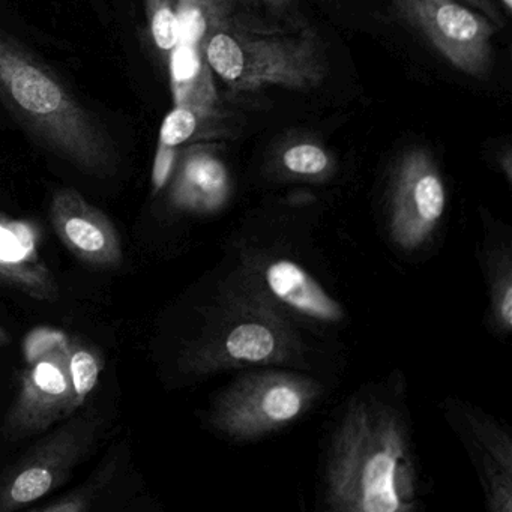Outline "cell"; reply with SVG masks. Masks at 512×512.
I'll return each mask as SVG.
<instances>
[{
	"instance_id": "ba28073f",
	"label": "cell",
	"mask_w": 512,
	"mask_h": 512,
	"mask_svg": "<svg viewBox=\"0 0 512 512\" xmlns=\"http://www.w3.org/2000/svg\"><path fill=\"white\" fill-rule=\"evenodd\" d=\"M446 191L430 155L421 149L401 161L392 196V235L404 248L427 239L442 218Z\"/></svg>"
},
{
	"instance_id": "e0dca14e",
	"label": "cell",
	"mask_w": 512,
	"mask_h": 512,
	"mask_svg": "<svg viewBox=\"0 0 512 512\" xmlns=\"http://www.w3.org/2000/svg\"><path fill=\"white\" fill-rule=\"evenodd\" d=\"M116 466H118V458L116 455L107 458L103 466L92 475L89 481H86L79 490L71 491L67 496L55 500V502L47 503V505L38 506L34 511L40 512H85L89 511L94 505L95 500L100 496L101 491L107 487L115 475Z\"/></svg>"
},
{
	"instance_id": "603a6c76",
	"label": "cell",
	"mask_w": 512,
	"mask_h": 512,
	"mask_svg": "<svg viewBox=\"0 0 512 512\" xmlns=\"http://www.w3.org/2000/svg\"><path fill=\"white\" fill-rule=\"evenodd\" d=\"M458 2L473 8V10L478 11V13L484 14L497 28H503V26H505V19H503L499 8L496 7L493 0H458Z\"/></svg>"
},
{
	"instance_id": "52a82bcc",
	"label": "cell",
	"mask_w": 512,
	"mask_h": 512,
	"mask_svg": "<svg viewBox=\"0 0 512 512\" xmlns=\"http://www.w3.org/2000/svg\"><path fill=\"white\" fill-rule=\"evenodd\" d=\"M316 386L289 374L248 377L227 392L214 413L220 430L235 437H256L295 421L310 406Z\"/></svg>"
},
{
	"instance_id": "9a60e30c",
	"label": "cell",
	"mask_w": 512,
	"mask_h": 512,
	"mask_svg": "<svg viewBox=\"0 0 512 512\" xmlns=\"http://www.w3.org/2000/svg\"><path fill=\"white\" fill-rule=\"evenodd\" d=\"M68 368L80 406L97 388L104 370L103 353L97 346L77 335H67Z\"/></svg>"
},
{
	"instance_id": "7c38bea8",
	"label": "cell",
	"mask_w": 512,
	"mask_h": 512,
	"mask_svg": "<svg viewBox=\"0 0 512 512\" xmlns=\"http://www.w3.org/2000/svg\"><path fill=\"white\" fill-rule=\"evenodd\" d=\"M266 283L271 292L290 307L314 319H341L340 305L296 263L278 260L266 269Z\"/></svg>"
},
{
	"instance_id": "6da1fadb",
	"label": "cell",
	"mask_w": 512,
	"mask_h": 512,
	"mask_svg": "<svg viewBox=\"0 0 512 512\" xmlns=\"http://www.w3.org/2000/svg\"><path fill=\"white\" fill-rule=\"evenodd\" d=\"M0 104L53 157L94 178L118 172V148L100 119L58 74L2 28Z\"/></svg>"
},
{
	"instance_id": "8fae6325",
	"label": "cell",
	"mask_w": 512,
	"mask_h": 512,
	"mask_svg": "<svg viewBox=\"0 0 512 512\" xmlns=\"http://www.w3.org/2000/svg\"><path fill=\"white\" fill-rule=\"evenodd\" d=\"M167 61L175 106L194 110L203 119L211 116L218 94L205 53L179 44Z\"/></svg>"
},
{
	"instance_id": "7a4b0ae2",
	"label": "cell",
	"mask_w": 512,
	"mask_h": 512,
	"mask_svg": "<svg viewBox=\"0 0 512 512\" xmlns=\"http://www.w3.org/2000/svg\"><path fill=\"white\" fill-rule=\"evenodd\" d=\"M415 470L403 418L380 404L358 403L335 437L328 494L335 509L404 511L415 494Z\"/></svg>"
},
{
	"instance_id": "7402d4cb",
	"label": "cell",
	"mask_w": 512,
	"mask_h": 512,
	"mask_svg": "<svg viewBox=\"0 0 512 512\" xmlns=\"http://www.w3.org/2000/svg\"><path fill=\"white\" fill-rule=\"evenodd\" d=\"M175 164V149L163 148L158 146L157 158H155L154 173H152V182L155 190L164 187Z\"/></svg>"
},
{
	"instance_id": "9c48e42d",
	"label": "cell",
	"mask_w": 512,
	"mask_h": 512,
	"mask_svg": "<svg viewBox=\"0 0 512 512\" xmlns=\"http://www.w3.org/2000/svg\"><path fill=\"white\" fill-rule=\"evenodd\" d=\"M50 220L59 241L80 262L100 269L121 266L124 250L115 224L79 191H56L50 203Z\"/></svg>"
},
{
	"instance_id": "ac0fdd59",
	"label": "cell",
	"mask_w": 512,
	"mask_h": 512,
	"mask_svg": "<svg viewBox=\"0 0 512 512\" xmlns=\"http://www.w3.org/2000/svg\"><path fill=\"white\" fill-rule=\"evenodd\" d=\"M152 40L161 53L170 58L173 50L181 43V25H179L176 0H146Z\"/></svg>"
},
{
	"instance_id": "484cf974",
	"label": "cell",
	"mask_w": 512,
	"mask_h": 512,
	"mask_svg": "<svg viewBox=\"0 0 512 512\" xmlns=\"http://www.w3.org/2000/svg\"><path fill=\"white\" fill-rule=\"evenodd\" d=\"M500 4L503 5V8H505V13L509 16L512 11V0H500Z\"/></svg>"
},
{
	"instance_id": "277c9868",
	"label": "cell",
	"mask_w": 512,
	"mask_h": 512,
	"mask_svg": "<svg viewBox=\"0 0 512 512\" xmlns=\"http://www.w3.org/2000/svg\"><path fill=\"white\" fill-rule=\"evenodd\" d=\"M67 334L38 328L25 340L19 392L2 424V434L19 442L46 433L82 409L68 368Z\"/></svg>"
},
{
	"instance_id": "cb8c5ba5",
	"label": "cell",
	"mask_w": 512,
	"mask_h": 512,
	"mask_svg": "<svg viewBox=\"0 0 512 512\" xmlns=\"http://www.w3.org/2000/svg\"><path fill=\"white\" fill-rule=\"evenodd\" d=\"M10 341L11 337L7 329H5L4 326H0V347L7 346V344H10Z\"/></svg>"
},
{
	"instance_id": "5b68a950",
	"label": "cell",
	"mask_w": 512,
	"mask_h": 512,
	"mask_svg": "<svg viewBox=\"0 0 512 512\" xmlns=\"http://www.w3.org/2000/svg\"><path fill=\"white\" fill-rule=\"evenodd\" d=\"M103 427L100 410H77L35 443L0 475V512L19 511L65 484Z\"/></svg>"
},
{
	"instance_id": "d4e9b609",
	"label": "cell",
	"mask_w": 512,
	"mask_h": 512,
	"mask_svg": "<svg viewBox=\"0 0 512 512\" xmlns=\"http://www.w3.org/2000/svg\"><path fill=\"white\" fill-rule=\"evenodd\" d=\"M260 4L269 5V7H283L289 0H257Z\"/></svg>"
},
{
	"instance_id": "d6986e66",
	"label": "cell",
	"mask_w": 512,
	"mask_h": 512,
	"mask_svg": "<svg viewBox=\"0 0 512 512\" xmlns=\"http://www.w3.org/2000/svg\"><path fill=\"white\" fill-rule=\"evenodd\" d=\"M0 259L11 262H38L35 239L25 224H17L0 217Z\"/></svg>"
},
{
	"instance_id": "30bf717a",
	"label": "cell",
	"mask_w": 512,
	"mask_h": 512,
	"mask_svg": "<svg viewBox=\"0 0 512 512\" xmlns=\"http://www.w3.org/2000/svg\"><path fill=\"white\" fill-rule=\"evenodd\" d=\"M229 185V173L223 161L211 152L194 149L179 164L172 199L181 208L211 211L223 205Z\"/></svg>"
},
{
	"instance_id": "3957f363",
	"label": "cell",
	"mask_w": 512,
	"mask_h": 512,
	"mask_svg": "<svg viewBox=\"0 0 512 512\" xmlns=\"http://www.w3.org/2000/svg\"><path fill=\"white\" fill-rule=\"evenodd\" d=\"M206 61L232 91L271 86L316 88L325 77L319 50L308 38L256 31L230 20L205 47Z\"/></svg>"
},
{
	"instance_id": "ffe728a7",
	"label": "cell",
	"mask_w": 512,
	"mask_h": 512,
	"mask_svg": "<svg viewBox=\"0 0 512 512\" xmlns=\"http://www.w3.org/2000/svg\"><path fill=\"white\" fill-rule=\"evenodd\" d=\"M281 163L293 175L320 176L331 167V157L325 149L313 143H298L284 151Z\"/></svg>"
},
{
	"instance_id": "8992f818",
	"label": "cell",
	"mask_w": 512,
	"mask_h": 512,
	"mask_svg": "<svg viewBox=\"0 0 512 512\" xmlns=\"http://www.w3.org/2000/svg\"><path fill=\"white\" fill-rule=\"evenodd\" d=\"M403 19L461 73L484 76L493 61L497 26L458 0H394Z\"/></svg>"
},
{
	"instance_id": "2e32d148",
	"label": "cell",
	"mask_w": 512,
	"mask_h": 512,
	"mask_svg": "<svg viewBox=\"0 0 512 512\" xmlns=\"http://www.w3.org/2000/svg\"><path fill=\"white\" fill-rule=\"evenodd\" d=\"M277 349V338L262 323H242L227 335L223 350L236 361L260 362L271 358Z\"/></svg>"
},
{
	"instance_id": "44dd1931",
	"label": "cell",
	"mask_w": 512,
	"mask_h": 512,
	"mask_svg": "<svg viewBox=\"0 0 512 512\" xmlns=\"http://www.w3.org/2000/svg\"><path fill=\"white\" fill-rule=\"evenodd\" d=\"M202 116L187 107L175 106L164 118L160 130V146L175 149L196 134Z\"/></svg>"
},
{
	"instance_id": "4fadbf2b",
	"label": "cell",
	"mask_w": 512,
	"mask_h": 512,
	"mask_svg": "<svg viewBox=\"0 0 512 512\" xmlns=\"http://www.w3.org/2000/svg\"><path fill=\"white\" fill-rule=\"evenodd\" d=\"M181 43L205 53L209 38L232 20L229 0H176Z\"/></svg>"
},
{
	"instance_id": "5bb4252c",
	"label": "cell",
	"mask_w": 512,
	"mask_h": 512,
	"mask_svg": "<svg viewBox=\"0 0 512 512\" xmlns=\"http://www.w3.org/2000/svg\"><path fill=\"white\" fill-rule=\"evenodd\" d=\"M0 287L22 293L35 301H55L59 295L58 283L43 260L11 262L0 259Z\"/></svg>"
}]
</instances>
